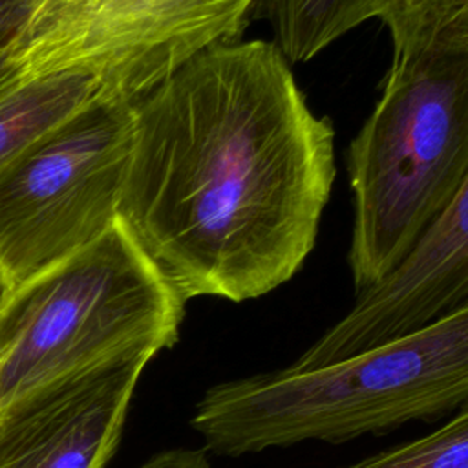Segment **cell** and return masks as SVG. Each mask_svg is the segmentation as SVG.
<instances>
[{"label":"cell","mask_w":468,"mask_h":468,"mask_svg":"<svg viewBox=\"0 0 468 468\" xmlns=\"http://www.w3.org/2000/svg\"><path fill=\"white\" fill-rule=\"evenodd\" d=\"M335 128L272 40L207 48L133 101L117 216L185 300L260 298L316 245Z\"/></svg>","instance_id":"cell-1"},{"label":"cell","mask_w":468,"mask_h":468,"mask_svg":"<svg viewBox=\"0 0 468 468\" xmlns=\"http://www.w3.org/2000/svg\"><path fill=\"white\" fill-rule=\"evenodd\" d=\"M468 406V305L335 364L219 382L190 420L216 455L331 444Z\"/></svg>","instance_id":"cell-2"},{"label":"cell","mask_w":468,"mask_h":468,"mask_svg":"<svg viewBox=\"0 0 468 468\" xmlns=\"http://www.w3.org/2000/svg\"><path fill=\"white\" fill-rule=\"evenodd\" d=\"M346 166L358 294L408 258L468 176V51L393 58Z\"/></svg>","instance_id":"cell-3"},{"label":"cell","mask_w":468,"mask_h":468,"mask_svg":"<svg viewBox=\"0 0 468 468\" xmlns=\"http://www.w3.org/2000/svg\"><path fill=\"white\" fill-rule=\"evenodd\" d=\"M185 300L124 221L7 292L0 307V408L133 351L179 338Z\"/></svg>","instance_id":"cell-4"},{"label":"cell","mask_w":468,"mask_h":468,"mask_svg":"<svg viewBox=\"0 0 468 468\" xmlns=\"http://www.w3.org/2000/svg\"><path fill=\"white\" fill-rule=\"evenodd\" d=\"M256 0H27L15 49L24 80L77 71L133 102L188 58L239 40Z\"/></svg>","instance_id":"cell-5"},{"label":"cell","mask_w":468,"mask_h":468,"mask_svg":"<svg viewBox=\"0 0 468 468\" xmlns=\"http://www.w3.org/2000/svg\"><path fill=\"white\" fill-rule=\"evenodd\" d=\"M132 137L133 102L101 97L0 176V280L9 291L113 223Z\"/></svg>","instance_id":"cell-6"},{"label":"cell","mask_w":468,"mask_h":468,"mask_svg":"<svg viewBox=\"0 0 468 468\" xmlns=\"http://www.w3.org/2000/svg\"><path fill=\"white\" fill-rule=\"evenodd\" d=\"M468 305V176L441 218L384 280L309 346L292 367L335 364Z\"/></svg>","instance_id":"cell-7"},{"label":"cell","mask_w":468,"mask_h":468,"mask_svg":"<svg viewBox=\"0 0 468 468\" xmlns=\"http://www.w3.org/2000/svg\"><path fill=\"white\" fill-rule=\"evenodd\" d=\"M154 356L133 351L0 408V468H104Z\"/></svg>","instance_id":"cell-8"},{"label":"cell","mask_w":468,"mask_h":468,"mask_svg":"<svg viewBox=\"0 0 468 468\" xmlns=\"http://www.w3.org/2000/svg\"><path fill=\"white\" fill-rule=\"evenodd\" d=\"M101 97V84L86 73L62 71L24 80L0 101V176Z\"/></svg>","instance_id":"cell-9"},{"label":"cell","mask_w":468,"mask_h":468,"mask_svg":"<svg viewBox=\"0 0 468 468\" xmlns=\"http://www.w3.org/2000/svg\"><path fill=\"white\" fill-rule=\"evenodd\" d=\"M254 18L267 20L272 42L298 64L373 18V0H256Z\"/></svg>","instance_id":"cell-10"},{"label":"cell","mask_w":468,"mask_h":468,"mask_svg":"<svg viewBox=\"0 0 468 468\" xmlns=\"http://www.w3.org/2000/svg\"><path fill=\"white\" fill-rule=\"evenodd\" d=\"M373 18L388 27L393 58L468 51V0H373Z\"/></svg>","instance_id":"cell-11"},{"label":"cell","mask_w":468,"mask_h":468,"mask_svg":"<svg viewBox=\"0 0 468 468\" xmlns=\"http://www.w3.org/2000/svg\"><path fill=\"white\" fill-rule=\"evenodd\" d=\"M342 468H468V406L424 437Z\"/></svg>","instance_id":"cell-12"},{"label":"cell","mask_w":468,"mask_h":468,"mask_svg":"<svg viewBox=\"0 0 468 468\" xmlns=\"http://www.w3.org/2000/svg\"><path fill=\"white\" fill-rule=\"evenodd\" d=\"M26 16L27 0H0V101L24 82L15 49Z\"/></svg>","instance_id":"cell-13"},{"label":"cell","mask_w":468,"mask_h":468,"mask_svg":"<svg viewBox=\"0 0 468 468\" xmlns=\"http://www.w3.org/2000/svg\"><path fill=\"white\" fill-rule=\"evenodd\" d=\"M137 468H212L201 450L176 448L152 455Z\"/></svg>","instance_id":"cell-14"},{"label":"cell","mask_w":468,"mask_h":468,"mask_svg":"<svg viewBox=\"0 0 468 468\" xmlns=\"http://www.w3.org/2000/svg\"><path fill=\"white\" fill-rule=\"evenodd\" d=\"M7 292H9L7 285L0 280V307H2V303H4V300H5V296H7Z\"/></svg>","instance_id":"cell-15"}]
</instances>
